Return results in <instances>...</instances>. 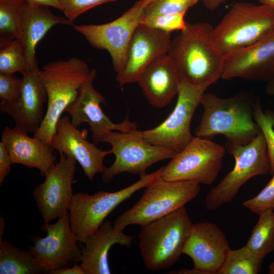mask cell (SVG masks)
Masks as SVG:
<instances>
[{
    "instance_id": "obj_1",
    "label": "cell",
    "mask_w": 274,
    "mask_h": 274,
    "mask_svg": "<svg viewBox=\"0 0 274 274\" xmlns=\"http://www.w3.org/2000/svg\"><path fill=\"white\" fill-rule=\"evenodd\" d=\"M213 27L207 22L187 23L172 40L167 52L181 78L209 87L222 77L224 56L212 38Z\"/></svg>"
},
{
    "instance_id": "obj_2",
    "label": "cell",
    "mask_w": 274,
    "mask_h": 274,
    "mask_svg": "<svg viewBox=\"0 0 274 274\" xmlns=\"http://www.w3.org/2000/svg\"><path fill=\"white\" fill-rule=\"evenodd\" d=\"M256 101L247 92L227 98L204 93L200 101L203 112L195 130L196 136L211 140L222 134L227 144L250 143L261 132L254 119Z\"/></svg>"
},
{
    "instance_id": "obj_3",
    "label": "cell",
    "mask_w": 274,
    "mask_h": 274,
    "mask_svg": "<svg viewBox=\"0 0 274 274\" xmlns=\"http://www.w3.org/2000/svg\"><path fill=\"white\" fill-rule=\"evenodd\" d=\"M40 74L47 92V108L33 136L51 146L59 118L89 79L91 70L86 62L73 57L49 63L40 70Z\"/></svg>"
},
{
    "instance_id": "obj_4",
    "label": "cell",
    "mask_w": 274,
    "mask_h": 274,
    "mask_svg": "<svg viewBox=\"0 0 274 274\" xmlns=\"http://www.w3.org/2000/svg\"><path fill=\"white\" fill-rule=\"evenodd\" d=\"M192 224L183 207L141 226L139 248L146 269L156 271L174 265L183 254Z\"/></svg>"
},
{
    "instance_id": "obj_5",
    "label": "cell",
    "mask_w": 274,
    "mask_h": 274,
    "mask_svg": "<svg viewBox=\"0 0 274 274\" xmlns=\"http://www.w3.org/2000/svg\"><path fill=\"white\" fill-rule=\"evenodd\" d=\"M140 199L119 215L113 224L120 231L130 225L143 226L185 206L199 194L194 181H167L161 177L145 188Z\"/></svg>"
},
{
    "instance_id": "obj_6",
    "label": "cell",
    "mask_w": 274,
    "mask_h": 274,
    "mask_svg": "<svg viewBox=\"0 0 274 274\" xmlns=\"http://www.w3.org/2000/svg\"><path fill=\"white\" fill-rule=\"evenodd\" d=\"M274 30V9L247 2H237L213 28L212 38L224 56L252 45Z\"/></svg>"
},
{
    "instance_id": "obj_7",
    "label": "cell",
    "mask_w": 274,
    "mask_h": 274,
    "mask_svg": "<svg viewBox=\"0 0 274 274\" xmlns=\"http://www.w3.org/2000/svg\"><path fill=\"white\" fill-rule=\"evenodd\" d=\"M163 167L140 177L132 185L115 192L99 191L93 194L74 193L69 209L71 229L78 241L84 244L120 204L135 192L146 188L161 176Z\"/></svg>"
},
{
    "instance_id": "obj_8",
    "label": "cell",
    "mask_w": 274,
    "mask_h": 274,
    "mask_svg": "<svg viewBox=\"0 0 274 274\" xmlns=\"http://www.w3.org/2000/svg\"><path fill=\"white\" fill-rule=\"evenodd\" d=\"M225 148L235 160L233 169L206 195L205 207L213 211L231 202L242 186L257 176L270 174L266 142L261 132L245 145L225 143Z\"/></svg>"
},
{
    "instance_id": "obj_9",
    "label": "cell",
    "mask_w": 274,
    "mask_h": 274,
    "mask_svg": "<svg viewBox=\"0 0 274 274\" xmlns=\"http://www.w3.org/2000/svg\"><path fill=\"white\" fill-rule=\"evenodd\" d=\"M101 142L111 146V154L115 156L113 163L105 167L101 173L104 183H108L117 175L127 172L140 177L146 169L158 161L173 158L176 154L166 149L153 145L146 141L141 131H111L106 134Z\"/></svg>"
},
{
    "instance_id": "obj_10",
    "label": "cell",
    "mask_w": 274,
    "mask_h": 274,
    "mask_svg": "<svg viewBox=\"0 0 274 274\" xmlns=\"http://www.w3.org/2000/svg\"><path fill=\"white\" fill-rule=\"evenodd\" d=\"M208 87L192 84L180 77L175 108L159 125L142 131L144 139L176 154L179 153L193 137L190 131L192 118Z\"/></svg>"
},
{
    "instance_id": "obj_11",
    "label": "cell",
    "mask_w": 274,
    "mask_h": 274,
    "mask_svg": "<svg viewBox=\"0 0 274 274\" xmlns=\"http://www.w3.org/2000/svg\"><path fill=\"white\" fill-rule=\"evenodd\" d=\"M226 148L211 140L193 137L163 167L161 177L167 181H194L210 185L222 167Z\"/></svg>"
},
{
    "instance_id": "obj_12",
    "label": "cell",
    "mask_w": 274,
    "mask_h": 274,
    "mask_svg": "<svg viewBox=\"0 0 274 274\" xmlns=\"http://www.w3.org/2000/svg\"><path fill=\"white\" fill-rule=\"evenodd\" d=\"M144 9L139 1L112 21L102 24L74 25L73 27L92 47L109 53L117 75L123 68L130 42L142 21Z\"/></svg>"
},
{
    "instance_id": "obj_13",
    "label": "cell",
    "mask_w": 274,
    "mask_h": 274,
    "mask_svg": "<svg viewBox=\"0 0 274 274\" xmlns=\"http://www.w3.org/2000/svg\"><path fill=\"white\" fill-rule=\"evenodd\" d=\"M44 237L30 235L32 246L28 250L38 262L44 273L67 267L81 261L82 248L72 231L69 212L53 224L44 223L40 228Z\"/></svg>"
},
{
    "instance_id": "obj_14",
    "label": "cell",
    "mask_w": 274,
    "mask_h": 274,
    "mask_svg": "<svg viewBox=\"0 0 274 274\" xmlns=\"http://www.w3.org/2000/svg\"><path fill=\"white\" fill-rule=\"evenodd\" d=\"M56 163L44 176L43 182L32 191L44 223L58 219L67 212L74 195L73 184L76 170V160L60 153Z\"/></svg>"
},
{
    "instance_id": "obj_15",
    "label": "cell",
    "mask_w": 274,
    "mask_h": 274,
    "mask_svg": "<svg viewBox=\"0 0 274 274\" xmlns=\"http://www.w3.org/2000/svg\"><path fill=\"white\" fill-rule=\"evenodd\" d=\"M96 76V70L92 69L89 79L65 112L75 126L78 127L82 123H87L93 142L97 144L101 142L106 134L111 131H129L136 129L137 125L127 118L121 123H115L105 114L101 104L106 103V99L93 86V80Z\"/></svg>"
},
{
    "instance_id": "obj_16",
    "label": "cell",
    "mask_w": 274,
    "mask_h": 274,
    "mask_svg": "<svg viewBox=\"0 0 274 274\" xmlns=\"http://www.w3.org/2000/svg\"><path fill=\"white\" fill-rule=\"evenodd\" d=\"M222 78L268 82L274 79V30L256 43L224 56Z\"/></svg>"
},
{
    "instance_id": "obj_17",
    "label": "cell",
    "mask_w": 274,
    "mask_h": 274,
    "mask_svg": "<svg viewBox=\"0 0 274 274\" xmlns=\"http://www.w3.org/2000/svg\"><path fill=\"white\" fill-rule=\"evenodd\" d=\"M230 249L221 229L214 223L202 222L192 224L183 253L191 258L193 268L202 274H216Z\"/></svg>"
},
{
    "instance_id": "obj_18",
    "label": "cell",
    "mask_w": 274,
    "mask_h": 274,
    "mask_svg": "<svg viewBox=\"0 0 274 274\" xmlns=\"http://www.w3.org/2000/svg\"><path fill=\"white\" fill-rule=\"evenodd\" d=\"M22 75L19 98L13 103L1 101L0 110L13 118L15 127L33 134L44 119L47 94L38 64Z\"/></svg>"
},
{
    "instance_id": "obj_19",
    "label": "cell",
    "mask_w": 274,
    "mask_h": 274,
    "mask_svg": "<svg viewBox=\"0 0 274 274\" xmlns=\"http://www.w3.org/2000/svg\"><path fill=\"white\" fill-rule=\"evenodd\" d=\"M172 40L170 33L140 24L130 42L123 68L116 76L120 87L136 82L149 64L167 53Z\"/></svg>"
},
{
    "instance_id": "obj_20",
    "label": "cell",
    "mask_w": 274,
    "mask_h": 274,
    "mask_svg": "<svg viewBox=\"0 0 274 274\" xmlns=\"http://www.w3.org/2000/svg\"><path fill=\"white\" fill-rule=\"evenodd\" d=\"M96 145L86 140L84 133L72 123L68 115L59 118L51 143L54 150L75 159L90 180L103 172L104 159L111 154L110 150L102 151Z\"/></svg>"
},
{
    "instance_id": "obj_21",
    "label": "cell",
    "mask_w": 274,
    "mask_h": 274,
    "mask_svg": "<svg viewBox=\"0 0 274 274\" xmlns=\"http://www.w3.org/2000/svg\"><path fill=\"white\" fill-rule=\"evenodd\" d=\"M10 156L12 164H20L39 170L45 176L56 163L54 150L41 140L14 127L6 126L2 141Z\"/></svg>"
},
{
    "instance_id": "obj_22",
    "label": "cell",
    "mask_w": 274,
    "mask_h": 274,
    "mask_svg": "<svg viewBox=\"0 0 274 274\" xmlns=\"http://www.w3.org/2000/svg\"><path fill=\"white\" fill-rule=\"evenodd\" d=\"M180 75L167 53L149 64L136 82L149 104L161 108L169 104L178 94Z\"/></svg>"
},
{
    "instance_id": "obj_23",
    "label": "cell",
    "mask_w": 274,
    "mask_h": 274,
    "mask_svg": "<svg viewBox=\"0 0 274 274\" xmlns=\"http://www.w3.org/2000/svg\"><path fill=\"white\" fill-rule=\"evenodd\" d=\"M116 229L108 220L92 233L82 247L80 264L86 274H110L109 252L113 245L129 247L134 237Z\"/></svg>"
},
{
    "instance_id": "obj_24",
    "label": "cell",
    "mask_w": 274,
    "mask_h": 274,
    "mask_svg": "<svg viewBox=\"0 0 274 274\" xmlns=\"http://www.w3.org/2000/svg\"><path fill=\"white\" fill-rule=\"evenodd\" d=\"M57 24L74 25L73 22L66 18L54 14L47 7L27 4L23 17L19 40L31 68L38 64L36 58L37 45L46 33Z\"/></svg>"
},
{
    "instance_id": "obj_25",
    "label": "cell",
    "mask_w": 274,
    "mask_h": 274,
    "mask_svg": "<svg viewBox=\"0 0 274 274\" xmlns=\"http://www.w3.org/2000/svg\"><path fill=\"white\" fill-rule=\"evenodd\" d=\"M44 273L29 250L0 239V274H40Z\"/></svg>"
},
{
    "instance_id": "obj_26",
    "label": "cell",
    "mask_w": 274,
    "mask_h": 274,
    "mask_svg": "<svg viewBox=\"0 0 274 274\" xmlns=\"http://www.w3.org/2000/svg\"><path fill=\"white\" fill-rule=\"evenodd\" d=\"M25 0H0V47L21 36Z\"/></svg>"
},
{
    "instance_id": "obj_27",
    "label": "cell",
    "mask_w": 274,
    "mask_h": 274,
    "mask_svg": "<svg viewBox=\"0 0 274 274\" xmlns=\"http://www.w3.org/2000/svg\"><path fill=\"white\" fill-rule=\"evenodd\" d=\"M263 259L246 245L236 250L230 249L218 274H257Z\"/></svg>"
},
{
    "instance_id": "obj_28",
    "label": "cell",
    "mask_w": 274,
    "mask_h": 274,
    "mask_svg": "<svg viewBox=\"0 0 274 274\" xmlns=\"http://www.w3.org/2000/svg\"><path fill=\"white\" fill-rule=\"evenodd\" d=\"M259 215L258 221L246 245L264 258L274 250V212L268 210Z\"/></svg>"
},
{
    "instance_id": "obj_29",
    "label": "cell",
    "mask_w": 274,
    "mask_h": 274,
    "mask_svg": "<svg viewBox=\"0 0 274 274\" xmlns=\"http://www.w3.org/2000/svg\"><path fill=\"white\" fill-rule=\"evenodd\" d=\"M31 67L19 39H15L0 47V74L22 75Z\"/></svg>"
},
{
    "instance_id": "obj_30",
    "label": "cell",
    "mask_w": 274,
    "mask_h": 274,
    "mask_svg": "<svg viewBox=\"0 0 274 274\" xmlns=\"http://www.w3.org/2000/svg\"><path fill=\"white\" fill-rule=\"evenodd\" d=\"M254 119L265 141L270 162V172L274 173V113L264 112L260 101L257 99L255 106Z\"/></svg>"
},
{
    "instance_id": "obj_31",
    "label": "cell",
    "mask_w": 274,
    "mask_h": 274,
    "mask_svg": "<svg viewBox=\"0 0 274 274\" xmlns=\"http://www.w3.org/2000/svg\"><path fill=\"white\" fill-rule=\"evenodd\" d=\"M199 1L153 0L144 7L143 18L165 14H186L190 7Z\"/></svg>"
},
{
    "instance_id": "obj_32",
    "label": "cell",
    "mask_w": 274,
    "mask_h": 274,
    "mask_svg": "<svg viewBox=\"0 0 274 274\" xmlns=\"http://www.w3.org/2000/svg\"><path fill=\"white\" fill-rule=\"evenodd\" d=\"M184 13L165 14L143 18L140 24L148 27L171 33L175 30H182L187 25Z\"/></svg>"
},
{
    "instance_id": "obj_33",
    "label": "cell",
    "mask_w": 274,
    "mask_h": 274,
    "mask_svg": "<svg viewBox=\"0 0 274 274\" xmlns=\"http://www.w3.org/2000/svg\"><path fill=\"white\" fill-rule=\"evenodd\" d=\"M263 189L253 198L246 200L243 206L258 215L274 209V173Z\"/></svg>"
},
{
    "instance_id": "obj_34",
    "label": "cell",
    "mask_w": 274,
    "mask_h": 274,
    "mask_svg": "<svg viewBox=\"0 0 274 274\" xmlns=\"http://www.w3.org/2000/svg\"><path fill=\"white\" fill-rule=\"evenodd\" d=\"M117 0H58L61 11L67 19L73 22L78 16L99 5Z\"/></svg>"
},
{
    "instance_id": "obj_35",
    "label": "cell",
    "mask_w": 274,
    "mask_h": 274,
    "mask_svg": "<svg viewBox=\"0 0 274 274\" xmlns=\"http://www.w3.org/2000/svg\"><path fill=\"white\" fill-rule=\"evenodd\" d=\"M22 79L13 75L0 74V99L9 103L16 101L21 91Z\"/></svg>"
},
{
    "instance_id": "obj_36",
    "label": "cell",
    "mask_w": 274,
    "mask_h": 274,
    "mask_svg": "<svg viewBox=\"0 0 274 274\" xmlns=\"http://www.w3.org/2000/svg\"><path fill=\"white\" fill-rule=\"evenodd\" d=\"M12 163L9 154L4 144L0 142V185L4 181L5 178L11 171Z\"/></svg>"
},
{
    "instance_id": "obj_37",
    "label": "cell",
    "mask_w": 274,
    "mask_h": 274,
    "mask_svg": "<svg viewBox=\"0 0 274 274\" xmlns=\"http://www.w3.org/2000/svg\"><path fill=\"white\" fill-rule=\"evenodd\" d=\"M50 274H86V273L80 264L75 263L71 266L53 270Z\"/></svg>"
},
{
    "instance_id": "obj_38",
    "label": "cell",
    "mask_w": 274,
    "mask_h": 274,
    "mask_svg": "<svg viewBox=\"0 0 274 274\" xmlns=\"http://www.w3.org/2000/svg\"><path fill=\"white\" fill-rule=\"evenodd\" d=\"M29 5L39 7H52L60 11L61 8L58 0H25Z\"/></svg>"
},
{
    "instance_id": "obj_39",
    "label": "cell",
    "mask_w": 274,
    "mask_h": 274,
    "mask_svg": "<svg viewBox=\"0 0 274 274\" xmlns=\"http://www.w3.org/2000/svg\"><path fill=\"white\" fill-rule=\"evenodd\" d=\"M226 0H202L204 7L209 10H215Z\"/></svg>"
},
{
    "instance_id": "obj_40",
    "label": "cell",
    "mask_w": 274,
    "mask_h": 274,
    "mask_svg": "<svg viewBox=\"0 0 274 274\" xmlns=\"http://www.w3.org/2000/svg\"><path fill=\"white\" fill-rule=\"evenodd\" d=\"M266 92L269 95H274V79L267 82L266 85Z\"/></svg>"
},
{
    "instance_id": "obj_41",
    "label": "cell",
    "mask_w": 274,
    "mask_h": 274,
    "mask_svg": "<svg viewBox=\"0 0 274 274\" xmlns=\"http://www.w3.org/2000/svg\"><path fill=\"white\" fill-rule=\"evenodd\" d=\"M261 4L274 9V0H258Z\"/></svg>"
},
{
    "instance_id": "obj_42",
    "label": "cell",
    "mask_w": 274,
    "mask_h": 274,
    "mask_svg": "<svg viewBox=\"0 0 274 274\" xmlns=\"http://www.w3.org/2000/svg\"><path fill=\"white\" fill-rule=\"evenodd\" d=\"M268 273L274 274V261L270 264L268 267Z\"/></svg>"
},
{
    "instance_id": "obj_43",
    "label": "cell",
    "mask_w": 274,
    "mask_h": 274,
    "mask_svg": "<svg viewBox=\"0 0 274 274\" xmlns=\"http://www.w3.org/2000/svg\"><path fill=\"white\" fill-rule=\"evenodd\" d=\"M153 0H140L141 4L144 6V7L151 3Z\"/></svg>"
}]
</instances>
